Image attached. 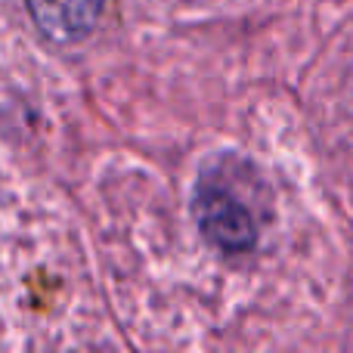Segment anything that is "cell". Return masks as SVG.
I'll return each instance as SVG.
<instances>
[{
	"label": "cell",
	"mask_w": 353,
	"mask_h": 353,
	"mask_svg": "<svg viewBox=\"0 0 353 353\" xmlns=\"http://www.w3.org/2000/svg\"><path fill=\"white\" fill-rule=\"evenodd\" d=\"M195 217L201 232L223 251H248L257 239V223L248 201L223 176H205L199 183Z\"/></svg>",
	"instance_id": "6da1fadb"
},
{
	"label": "cell",
	"mask_w": 353,
	"mask_h": 353,
	"mask_svg": "<svg viewBox=\"0 0 353 353\" xmlns=\"http://www.w3.org/2000/svg\"><path fill=\"white\" fill-rule=\"evenodd\" d=\"M28 10L50 41L72 43L93 31L103 0H28Z\"/></svg>",
	"instance_id": "7a4b0ae2"
}]
</instances>
